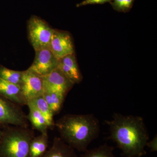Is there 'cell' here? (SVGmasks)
<instances>
[{"label":"cell","mask_w":157,"mask_h":157,"mask_svg":"<svg viewBox=\"0 0 157 157\" xmlns=\"http://www.w3.org/2000/svg\"><path fill=\"white\" fill-rule=\"evenodd\" d=\"M40 157H78L76 150L60 138H54L50 148Z\"/></svg>","instance_id":"12"},{"label":"cell","mask_w":157,"mask_h":157,"mask_svg":"<svg viewBox=\"0 0 157 157\" xmlns=\"http://www.w3.org/2000/svg\"><path fill=\"white\" fill-rule=\"evenodd\" d=\"M113 0H84L81 2L77 4L76 7H80L87 5L95 4H104L107 2L110 3Z\"/></svg>","instance_id":"20"},{"label":"cell","mask_w":157,"mask_h":157,"mask_svg":"<svg viewBox=\"0 0 157 157\" xmlns=\"http://www.w3.org/2000/svg\"><path fill=\"white\" fill-rule=\"evenodd\" d=\"M114 147L107 143L82 152L80 157H116L113 154Z\"/></svg>","instance_id":"16"},{"label":"cell","mask_w":157,"mask_h":157,"mask_svg":"<svg viewBox=\"0 0 157 157\" xmlns=\"http://www.w3.org/2000/svg\"><path fill=\"white\" fill-rule=\"evenodd\" d=\"M48 144V133L41 134L35 137L31 142L29 157H40L47 150Z\"/></svg>","instance_id":"14"},{"label":"cell","mask_w":157,"mask_h":157,"mask_svg":"<svg viewBox=\"0 0 157 157\" xmlns=\"http://www.w3.org/2000/svg\"><path fill=\"white\" fill-rule=\"evenodd\" d=\"M20 87L23 95L28 103L43 94L44 78L43 76L28 69L24 71Z\"/></svg>","instance_id":"6"},{"label":"cell","mask_w":157,"mask_h":157,"mask_svg":"<svg viewBox=\"0 0 157 157\" xmlns=\"http://www.w3.org/2000/svg\"><path fill=\"white\" fill-rule=\"evenodd\" d=\"M29 127L27 116L20 106L0 95V124Z\"/></svg>","instance_id":"5"},{"label":"cell","mask_w":157,"mask_h":157,"mask_svg":"<svg viewBox=\"0 0 157 157\" xmlns=\"http://www.w3.org/2000/svg\"><path fill=\"white\" fill-rule=\"evenodd\" d=\"M109 127L108 139L121 151L124 157H142L149 135L144 118L139 116L125 115L114 113L112 119L104 121Z\"/></svg>","instance_id":"1"},{"label":"cell","mask_w":157,"mask_h":157,"mask_svg":"<svg viewBox=\"0 0 157 157\" xmlns=\"http://www.w3.org/2000/svg\"><path fill=\"white\" fill-rule=\"evenodd\" d=\"M58 61L49 48L40 49L36 51L33 63L29 69L44 77L57 68Z\"/></svg>","instance_id":"7"},{"label":"cell","mask_w":157,"mask_h":157,"mask_svg":"<svg viewBox=\"0 0 157 157\" xmlns=\"http://www.w3.org/2000/svg\"><path fill=\"white\" fill-rule=\"evenodd\" d=\"M60 138L75 150L84 152L99 136L100 121L92 113L65 114L55 122Z\"/></svg>","instance_id":"2"},{"label":"cell","mask_w":157,"mask_h":157,"mask_svg":"<svg viewBox=\"0 0 157 157\" xmlns=\"http://www.w3.org/2000/svg\"><path fill=\"white\" fill-rule=\"evenodd\" d=\"M146 146H148L151 149V151H157V135L155 136L152 140L148 141Z\"/></svg>","instance_id":"21"},{"label":"cell","mask_w":157,"mask_h":157,"mask_svg":"<svg viewBox=\"0 0 157 157\" xmlns=\"http://www.w3.org/2000/svg\"><path fill=\"white\" fill-rule=\"evenodd\" d=\"M0 95L19 105H27L19 86L8 82L0 78Z\"/></svg>","instance_id":"11"},{"label":"cell","mask_w":157,"mask_h":157,"mask_svg":"<svg viewBox=\"0 0 157 157\" xmlns=\"http://www.w3.org/2000/svg\"><path fill=\"white\" fill-rule=\"evenodd\" d=\"M24 71L10 70L4 66H0V78L5 81L20 86Z\"/></svg>","instance_id":"17"},{"label":"cell","mask_w":157,"mask_h":157,"mask_svg":"<svg viewBox=\"0 0 157 157\" xmlns=\"http://www.w3.org/2000/svg\"><path fill=\"white\" fill-rule=\"evenodd\" d=\"M27 105L29 109L28 120L29 121L33 128L41 134L48 133V127L45 117L32 102H28Z\"/></svg>","instance_id":"13"},{"label":"cell","mask_w":157,"mask_h":157,"mask_svg":"<svg viewBox=\"0 0 157 157\" xmlns=\"http://www.w3.org/2000/svg\"><path fill=\"white\" fill-rule=\"evenodd\" d=\"M57 68L73 84H78L82 79L75 53L66 56L58 61Z\"/></svg>","instance_id":"10"},{"label":"cell","mask_w":157,"mask_h":157,"mask_svg":"<svg viewBox=\"0 0 157 157\" xmlns=\"http://www.w3.org/2000/svg\"><path fill=\"white\" fill-rule=\"evenodd\" d=\"M35 137L29 127L12 126L2 131L0 157H29L30 146Z\"/></svg>","instance_id":"3"},{"label":"cell","mask_w":157,"mask_h":157,"mask_svg":"<svg viewBox=\"0 0 157 157\" xmlns=\"http://www.w3.org/2000/svg\"><path fill=\"white\" fill-rule=\"evenodd\" d=\"M2 131L1 130V128H0V136H1V135H2Z\"/></svg>","instance_id":"22"},{"label":"cell","mask_w":157,"mask_h":157,"mask_svg":"<svg viewBox=\"0 0 157 157\" xmlns=\"http://www.w3.org/2000/svg\"><path fill=\"white\" fill-rule=\"evenodd\" d=\"M29 38L35 51L49 48L54 29L46 21L36 16L30 17L28 22Z\"/></svg>","instance_id":"4"},{"label":"cell","mask_w":157,"mask_h":157,"mask_svg":"<svg viewBox=\"0 0 157 157\" xmlns=\"http://www.w3.org/2000/svg\"><path fill=\"white\" fill-rule=\"evenodd\" d=\"M43 78L44 89L56 92L65 97L74 85L58 68Z\"/></svg>","instance_id":"9"},{"label":"cell","mask_w":157,"mask_h":157,"mask_svg":"<svg viewBox=\"0 0 157 157\" xmlns=\"http://www.w3.org/2000/svg\"><path fill=\"white\" fill-rule=\"evenodd\" d=\"M45 90L48 91L51 96L47 104L54 116L56 115L62 109L66 97L56 92Z\"/></svg>","instance_id":"18"},{"label":"cell","mask_w":157,"mask_h":157,"mask_svg":"<svg viewBox=\"0 0 157 157\" xmlns=\"http://www.w3.org/2000/svg\"><path fill=\"white\" fill-rule=\"evenodd\" d=\"M135 1V0H113L109 3L115 11L126 13L132 9Z\"/></svg>","instance_id":"19"},{"label":"cell","mask_w":157,"mask_h":157,"mask_svg":"<svg viewBox=\"0 0 157 157\" xmlns=\"http://www.w3.org/2000/svg\"><path fill=\"white\" fill-rule=\"evenodd\" d=\"M50 49L58 59L74 53V45L69 33L54 29Z\"/></svg>","instance_id":"8"},{"label":"cell","mask_w":157,"mask_h":157,"mask_svg":"<svg viewBox=\"0 0 157 157\" xmlns=\"http://www.w3.org/2000/svg\"><path fill=\"white\" fill-rule=\"evenodd\" d=\"M29 102H32L45 117L48 124V128H55L54 115L43 96L35 98Z\"/></svg>","instance_id":"15"}]
</instances>
